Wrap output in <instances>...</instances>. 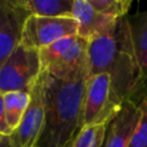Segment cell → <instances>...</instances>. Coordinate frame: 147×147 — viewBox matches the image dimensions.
Masks as SVG:
<instances>
[{
	"instance_id": "9c48e42d",
	"label": "cell",
	"mask_w": 147,
	"mask_h": 147,
	"mask_svg": "<svg viewBox=\"0 0 147 147\" xmlns=\"http://www.w3.org/2000/svg\"><path fill=\"white\" fill-rule=\"evenodd\" d=\"M141 117V107L131 102H123L117 114L107 124L103 147H127Z\"/></svg>"
},
{
	"instance_id": "ffe728a7",
	"label": "cell",
	"mask_w": 147,
	"mask_h": 147,
	"mask_svg": "<svg viewBox=\"0 0 147 147\" xmlns=\"http://www.w3.org/2000/svg\"><path fill=\"white\" fill-rule=\"evenodd\" d=\"M2 137H3V136H2V134H0V141H1V139H2Z\"/></svg>"
},
{
	"instance_id": "ba28073f",
	"label": "cell",
	"mask_w": 147,
	"mask_h": 147,
	"mask_svg": "<svg viewBox=\"0 0 147 147\" xmlns=\"http://www.w3.org/2000/svg\"><path fill=\"white\" fill-rule=\"evenodd\" d=\"M28 17L18 0H0V67L21 44L23 24Z\"/></svg>"
},
{
	"instance_id": "277c9868",
	"label": "cell",
	"mask_w": 147,
	"mask_h": 147,
	"mask_svg": "<svg viewBox=\"0 0 147 147\" xmlns=\"http://www.w3.org/2000/svg\"><path fill=\"white\" fill-rule=\"evenodd\" d=\"M122 105L107 74L88 76L83 99L80 129L88 125H107Z\"/></svg>"
},
{
	"instance_id": "d6986e66",
	"label": "cell",
	"mask_w": 147,
	"mask_h": 147,
	"mask_svg": "<svg viewBox=\"0 0 147 147\" xmlns=\"http://www.w3.org/2000/svg\"><path fill=\"white\" fill-rule=\"evenodd\" d=\"M71 145H72V141H70V142H69V144H68L65 147H71Z\"/></svg>"
},
{
	"instance_id": "44dd1931",
	"label": "cell",
	"mask_w": 147,
	"mask_h": 147,
	"mask_svg": "<svg viewBox=\"0 0 147 147\" xmlns=\"http://www.w3.org/2000/svg\"><path fill=\"white\" fill-rule=\"evenodd\" d=\"M34 147H38V146H34Z\"/></svg>"
},
{
	"instance_id": "7a4b0ae2",
	"label": "cell",
	"mask_w": 147,
	"mask_h": 147,
	"mask_svg": "<svg viewBox=\"0 0 147 147\" xmlns=\"http://www.w3.org/2000/svg\"><path fill=\"white\" fill-rule=\"evenodd\" d=\"M86 79L63 80L40 74L45 122L38 147H65L80 129Z\"/></svg>"
},
{
	"instance_id": "ac0fdd59",
	"label": "cell",
	"mask_w": 147,
	"mask_h": 147,
	"mask_svg": "<svg viewBox=\"0 0 147 147\" xmlns=\"http://www.w3.org/2000/svg\"><path fill=\"white\" fill-rule=\"evenodd\" d=\"M0 147H11L8 136H3V137H2V139H1V141H0Z\"/></svg>"
},
{
	"instance_id": "7c38bea8",
	"label": "cell",
	"mask_w": 147,
	"mask_h": 147,
	"mask_svg": "<svg viewBox=\"0 0 147 147\" xmlns=\"http://www.w3.org/2000/svg\"><path fill=\"white\" fill-rule=\"evenodd\" d=\"M136 56L142 75L147 79V9L127 16Z\"/></svg>"
},
{
	"instance_id": "3957f363",
	"label": "cell",
	"mask_w": 147,
	"mask_h": 147,
	"mask_svg": "<svg viewBox=\"0 0 147 147\" xmlns=\"http://www.w3.org/2000/svg\"><path fill=\"white\" fill-rule=\"evenodd\" d=\"M41 72L57 79H86L88 69V41L78 34L62 38L39 51Z\"/></svg>"
},
{
	"instance_id": "30bf717a",
	"label": "cell",
	"mask_w": 147,
	"mask_h": 147,
	"mask_svg": "<svg viewBox=\"0 0 147 147\" xmlns=\"http://www.w3.org/2000/svg\"><path fill=\"white\" fill-rule=\"evenodd\" d=\"M72 18L78 24V36L87 41L107 32L118 18L98 11L90 0H74Z\"/></svg>"
},
{
	"instance_id": "52a82bcc",
	"label": "cell",
	"mask_w": 147,
	"mask_h": 147,
	"mask_svg": "<svg viewBox=\"0 0 147 147\" xmlns=\"http://www.w3.org/2000/svg\"><path fill=\"white\" fill-rule=\"evenodd\" d=\"M45 122L40 77L30 91L29 106L15 130L10 133L11 147H34L39 140Z\"/></svg>"
},
{
	"instance_id": "9a60e30c",
	"label": "cell",
	"mask_w": 147,
	"mask_h": 147,
	"mask_svg": "<svg viewBox=\"0 0 147 147\" xmlns=\"http://www.w3.org/2000/svg\"><path fill=\"white\" fill-rule=\"evenodd\" d=\"M90 2L98 11L114 18L127 16L132 5L131 0H90Z\"/></svg>"
},
{
	"instance_id": "8fae6325",
	"label": "cell",
	"mask_w": 147,
	"mask_h": 147,
	"mask_svg": "<svg viewBox=\"0 0 147 147\" xmlns=\"http://www.w3.org/2000/svg\"><path fill=\"white\" fill-rule=\"evenodd\" d=\"M18 3L29 16L72 17L74 0H18Z\"/></svg>"
},
{
	"instance_id": "e0dca14e",
	"label": "cell",
	"mask_w": 147,
	"mask_h": 147,
	"mask_svg": "<svg viewBox=\"0 0 147 147\" xmlns=\"http://www.w3.org/2000/svg\"><path fill=\"white\" fill-rule=\"evenodd\" d=\"M13 131L6 123L5 119V111H3V94L0 92V134L2 136H10Z\"/></svg>"
},
{
	"instance_id": "2e32d148",
	"label": "cell",
	"mask_w": 147,
	"mask_h": 147,
	"mask_svg": "<svg viewBox=\"0 0 147 147\" xmlns=\"http://www.w3.org/2000/svg\"><path fill=\"white\" fill-rule=\"evenodd\" d=\"M141 117L127 147H147V100L141 105Z\"/></svg>"
},
{
	"instance_id": "7402d4cb",
	"label": "cell",
	"mask_w": 147,
	"mask_h": 147,
	"mask_svg": "<svg viewBox=\"0 0 147 147\" xmlns=\"http://www.w3.org/2000/svg\"><path fill=\"white\" fill-rule=\"evenodd\" d=\"M102 147H103V146H102Z\"/></svg>"
},
{
	"instance_id": "8992f818",
	"label": "cell",
	"mask_w": 147,
	"mask_h": 147,
	"mask_svg": "<svg viewBox=\"0 0 147 147\" xmlns=\"http://www.w3.org/2000/svg\"><path fill=\"white\" fill-rule=\"evenodd\" d=\"M78 33V24L72 17L29 16L22 29L21 44L40 51L51 44Z\"/></svg>"
},
{
	"instance_id": "5bb4252c",
	"label": "cell",
	"mask_w": 147,
	"mask_h": 147,
	"mask_svg": "<svg viewBox=\"0 0 147 147\" xmlns=\"http://www.w3.org/2000/svg\"><path fill=\"white\" fill-rule=\"evenodd\" d=\"M107 125H88L79 129L71 147H102L106 140Z\"/></svg>"
},
{
	"instance_id": "4fadbf2b",
	"label": "cell",
	"mask_w": 147,
	"mask_h": 147,
	"mask_svg": "<svg viewBox=\"0 0 147 147\" xmlns=\"http://www.w3.org/2000/svg\"><path fill=\"white\" fill-rule=\"evenodd\" d=\"M30 102V93L23 91H14L3 93V111L5 119L9 129L13 131L20 124Z\"/></svg>"
},
{
	"instance_id": "5b68a950",
	"label": "cell",
	"mask_w": 147,
	"mask_h": 147,
	"mask_svg": "<svg viewBox=\"0 0 147 147\" xmlns=\"http://www.w3.org/2000/svg\"><path fill=\"white\" fill-rule=\"evenodd\" d=\"M41 74L39 51L20 44L0 67V92H29Z\"/></svg>"
},
{
	"instance_id": "6da1fadb",
	"label": "cell",
	"mask_w": 147,
	"mask_h": 147,
	"mask_svg": "<svg viewBox=\"0 0 147 147\" xmlns=\"http://www.w3.org/2000/svg\"><path fill=\"white\" fill-rule=\"evenodd\" d=\"M88 69L90 76L107 74L122 102L140 106L147 100V79L136 56L127 16L118 18L107 32L88 41Z\"/></svg>"
}]
</instances>
